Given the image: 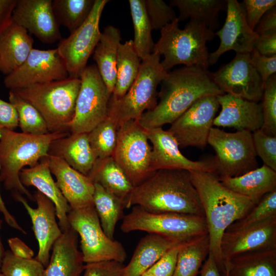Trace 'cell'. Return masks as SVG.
Instances as JSON below:
<instances>
[{"label": "cell", "mask_w": 276, "mask_h": 276, "mask_svg": "<svg viewBox=\"0 0 276 276\" xmlns=\"http://www.w3.org/2000/svg\"><path fill=\"white\" fill-rule=\"evenodd\" d=\"M124 267L116 261L85 264L82 276H122Z\"/></svg>", "instance_id": "obj_48"}, {"label": "cell", "mask_w": 276, "mask_h": 276, "mask_svg": "<svg viewBox=\"0 0 276 276\" xmlns=\"http://www.w3.org/2000/svg\"><path fill=\"white\" fill-rule=\"evenodd\" d=\"M11 20L43 43L52 44L61 39L52 0H16Z\"/></svg>", "instance_id": "obj_21"}, {"label": "cell", "mask_w": 276, "mask_h": 276, "mask_svg": "<svg viewBox=\"0 0 276 276\" xmlns=\"http://www.w3.org/2000/svg\"><path fill=\"white\" fill-rule=\"evenodd\" d=\"M272 249H276V215L242 229L225 231L220 244L223 268L239 255Z\"/></svg>", "instance_id": "obj_17"}, {"label": "cell", "mask_w": 276, "mask_h": 276, "mask_svg": "<svg viewBox=\"0 0 276 276\" xmlns=\"http://www.w3.org/2000/svg\"><path fill=\"white\" fill-rule=\"evenodd\" d=\"M208 144L216 153L213 174L218 179L239 176L258 168L252 132L249 131L227 132L212 127Z\"/></svg>", "instance_id": "obj_8"}, {"label": "cell", "mask_w": 276, "mask_h": 276, "mask_svg": "<svg viewBox=\"0 0 276 276\" xmlns=\"http://www.w3.org/2000/svg\"><path fill=\"white\" fill-rule=\"evenodd\" d=\"M147 130L152 144L151 167L153 172L160 169H183L214 173L216 170L213 159L194 161L185 156L173 135L162 127Z\"/></svg>", "instance_id": "obj_19"}, {"label": "cell", "mask_w": 276, "mask_h": 276, "mask_svg": "<svg viewBox=\"0 0 276 276\" xmlns=\"http://www.w3.org/2000/svg\"><path fill=\"white\" fill-rule=\"evenodd\" d=\"M141 276H154L147 271L144 272Z\"/></svg>", "instance_id": "obj_58"}, {"label": "cell", "mask_w": 276, "mask_h": 276, "mask_svg": "<svg viewBox=\"0 0 276 276\" xmlns=\"http://www.w3.org/2000/svg\"><path fill=\"white\" fill-rule=\"evenodd\" d=\"M255 150L264 164L276 171V136L265 134L261 129L252 133Z\"/></svg>", "instance_id": "obj_45"}, {"label": "cell", "mask_w": 276, "mask_h": 276, "mask_svg": "<svg viewBox=\"0 0 276 276\" xmlns=\"http://www.w3.org/2000/svg\"><path fill=\"white\" fill-rule=\"evenodd\" d=\"M19 179L24 186L36 188L52 201L62 232L71 228L67 219L71 208L51 175L48 155L35 166L22 169L19 173Z\"/></svg>", "instance_id": "obj_24"}, {"label": "cell", "mask_w": 276, "mask_h": 276, "mask_svg": "<svg viewBox=\"0 0 276 276\" xmlns=\"http://www.w3.org/2000/svg\"><path fill=\"white\" fill-rule=\"evenodd\" d=\"M144 4L152 30H161L177 18L173 7L163 1L144 0Z\"/></svg>", "instance_id": "obj_44"}, {"label": "cell", "mask_w": 276, "mask_h": 276, "mask_svg": "<svg viewBox=\"0 0 276 276\" xmlns=\"http://www.w3.org/2000/svg\"><path fill=\"white\" fill-rule=\"evenodd\" d=\"M261 104L263 124L260 129L265 134L276 136V75L264 83Z\"/></svg>", "instance_id": "obj_43"}, {"label": "cell", "mask_w": 276, "mask_h": 276, "mask_svg": "<svg viewBox=\"0 0 276 276\" xmlns=\"http://www.w3.org/2000/svg\"><path fill=\"white\" fill-rule=\"evenodd\" d=\"M8 243L10 251L16 257L22 259L33 258L34 253L27 245L17 237L9 238Z\"/></svg>", "instance_id": "obj_53"}, {"label": "cell", "mask_w": 276, "mask_h": 276, "mask_svg": "<svg viewBox=\"0 0 276 276\" xmlns=\"http://www.w3.org/2000/svg\"><path fill=\"white\" fill-rule=\"evenodd\" d=\"M81 80L75 113L67 126L70 133H88L106 117L111 94L96 64L87 65L79 75Z\"/></svg>", "instance_id": "obj_10"}, {"label": "cell", "mask_w": 276, "mask_h": 276, "mask_svg": "<svg viewBox=\"0 0 276 276\" xmlns=\"http://www.w3.org/2000/svg\"><path fill=\"white\" fill-rule=\"evenodd\" d=\"M0 276H4V275L1 273V271H0Z\"/></svg>", "instance_id": "obj_59"}, {"label": "cell", "mask_w": 276, "mask_h": 276, "mask_svg": "<svg viewBox=\"0 0 276 276\" xmlns=\"http://www.w3.org/2000/svg\"><path fill=\"white\" fill-rule=\"evenodd\" d=\"M181 243L165 236L148 233L139 241L122 276H141L169 249Z\"/></svg>", "instance_id": "obj_29"}, {"label": "cell", "mask_w": 276, "mask_h": 276, "mask_svg": "<svg viewBox=\"0 0 276 276\" xmlns=\"http://www.w3.org/2000/svg\"><path fill=\"white\" fill-rule=\"evenodd\" d=\"M43 276H81L84 266L78 248V234L71 227L54 243Z\"/></svg>", "instance_id": "obj_25"}, {"label": "cell", "mask_w": 276, "mask_h": 276, "mask_svg": "<svg viewBox=\"0 0 276 276\" xmlns=\"http://www.w3.org/2000/svg\"><path fill=\"white\" fill-rule=\"evenodd\" d=\"M48 155L59 157L70 166L87 176L97 158L90 145L88 133H70L54 141Z\"/></svg>", "instance_id": "obj_27"}, {"label": "cell", "mask_w": 276, "mask_h": 276, "mask_svg": "<svg viewBox=\"0 0 276 276\" xmlns=\"http://www.w3.org/2000/svg\"><path fill=\"white\" fill-rule=\"evenodd\" d=\"M160 63V55L153 52L142 60L136 78L120 101L119 126L129 120H139L144 112L156 105L157 87L168 74Z\"/></svg>", "instance_id": "obj_12"}, {"label": "cell", "mask_w": 276, "mask_h": 276, "mask_svg": "<svg viewBox=\"0 0 276 276\" xmlns=\"http://www.w3.org/2000/svg\"><path fill=\"white\" fill-rule=\"evenodd\" d=\"M87 176L123 201L133 186L125 173L111 157L97 159Z\"/></svg>", "instance_id": "obj_32"}, {"label": "cell", "mask_w": 276, "mask_h": 276, "mask_svg": "<svg viewBox=\"0 0 276 276\" xmlns=\"http://www.w3.org/2000/svg\"><path fill=\"white\" fill-rule=\"evenodd\" d=\"M108 2L107 0H95L84 23L68 37L59 41L56 49L65 63L68 77L79 78L81 72L87 66L100 38V20Z\"/></svg>", "instance_id": "obj_13"}, {"label": "cell", "mask_w": 276, "mask_h": 276, "mask_svg": "<svg viewBox=\"0 0 276 276\" xmlns=\"http://www.w3.org/2000/svg\"><path fill=\"white\" fill-rule=\"evenodd\" d=\"M242 3L245 9L247 23L253 30L264 14L275 6V0H244Z\"/></svg>", "instance_id": "obj_47"}, {"label": "cell", "mask_w": 276, "mask_h": 276, "mask_svg": "<svg viewBox=\"0 0 276 276\" xmlns=\"http://www.w3.org/2000/svg\"><path fill=\"white\" fill-rule=\"evenodd\" d=\"M223 276H276V249L232 258L224 266Z\"/></svg>", "instance_id": "obj_31"}, {"label": "cell", "mask_w": 276, "mask_h": 276, "mask_svg": "<svg viewBox=\"0 0 276 276\" xmlns=\"http://www.w3.org/2000/svg\"><path fill=\"white\" fill-rule=\"evenodd\" d=\"M141 61L132 40L120 44L116 64V82L111 94L114 99L121 100L128 91L137 77Z\"/></svg>", "instance_id": "obj_35"}, {"label": "cell", "mask_w": 276, "mask_h": 276, "mask_svg": "<svg viewBox=\"0 0 276 276\" xmlns=\"http://www.w3.org/2000/svg\"><path fill=\"white\" fill-rule=\"evenodd\" d=\"M160 84L159 101L139 120L146 129L171 124L203 96L224 94L214 81L212 73L197 66H184L170 71Z\"/></svg>", "instance_id": "obj_1"}, {"label": "cell", "mask_w": 276, "mask_h": 276, "mask_svg": "<svg viewBox=\"0 0 276 276\" xmlns=\"http://www.w3.org/2000/svg\"><path fill=\"white\" fill-rule=\"evenodd\" d=\"M128 2L134 29L132 40L137 54L143 60L153 51L155 43L152 38V29L146 11L144 0H129Z\"/></svg>", "instance_id": "obj_38"}, {"label": "cell", "mask_w": 276, "mask_h": 276, "mask_svg": "<svg viewBox=\"0 0 276 276\" xmlns=\"http://www.w3.org/2000/svg\"><path fill=\"white\" fill-rule=\"evenodd\" d=\"M192 182L200 199L210 240V251L221 276L224 268L220 244L226 229L244 216L255 205L247 197L224 187L212 173L190 171Z\"/></svg>", "instance_id": "obj_3"}, {"label": "cell", "mask_w": 276, "mask_h": 276, "mask_svg": "<svg viewBox=\"0 0 276 276\" xmlns=\"http://www.w3.org/2000/svg\"><path fill=\"white\" fill-rule=\"evenodd\" d=\"M151 150L147 130L139 120H129L119 126L117 144L111 157L133 187L155 172L151 167Z\"/></svg>", "instance_id": "obj_11"}, {"label": "cell", "mask_w": 276, "mask_h": 276, "mask_svg": "<svg viewBox=\"0 0 276 276\" xmlns=\"http://www.w3.org/2000/svg\"><path fill=\"white\" fill-rule=\"evenodd\" d=\"M200 276H221L215 259L209 253L202 267Z\"/></svg>", "instance_id": "obj_55"}, {"label": "cell", "mask_w": 276, "mask_h": 276, "mask_svg": "<svg viewBox=\"0 0 276 276\" xmlns=\"http://www.w3.org/2000/svg\"><path fill=\"white\" fill-rule=\"evenodd\" d=\"M212 76L224 94L256 102L261 100L264 83L251 63L250 53H236Z\"/></svg>", "instance_id": "obj_16"}, {"label": "cell", "mask_w": 276, "mask_h": 276, "mask_svg": "<svg viewBox=\"0 0 276 276\" xmlns=\"http://www.w3.org/2000/svg\"><path fill=\"white\" fill-rule=\"evenodd\" d=\"M224 24L215 33L220 39L218 48L209 54L210 65L215 64L224 53L233 50L236 53H250L258 35L249 26L245 9L237 0H227Z\"/></svg>", "instance_id": "obj_18"}, {"label": "cell", "mask_w": 276, "mask_h": 276, "mask_svg": "<svg viewBox=\"0 0 276 276\" xmlns=\"http://www.w3.org/2000/svg\"><path fill=\"white\" fill-rule=\"evenodd\" d=\"M18 126V118L15 107L10 102L0 98V130H14Z\"/></svg>", "instance_id": "obj_50"}, {"label": "cell", "mask_w": 276, "mask_h": 276, "mask_svg": "<svg viewBox=\"0 0 276 276\" xmlns=\"http://www.w3.org/2000/svg\"><path fill=\"white\" fill-rule=\"evenodd\" d=\"M216 97L221 110L214 118L213 125L251 132L261 129L263 124L261 103L228 94Z\"/></svg>", "instance_id": "obj_23"}, {"label": "cell", "mask_w": 276, "mask_h": 276, "mask_svg": "<svg viewBox=\"0 0 276 276\" xmlns=\"http://www.w3.org/2000/svg\"><path fill=\"white\" fill-rule=\"evenodd\" d=\"M254 31L258 35L276 32L275 6L264 14Z\"/></svg>", "instance_id": "obj_52"}, {"label": "cell", "mask_w": 276, "mask_h": 276, "mask_svg": "<svg viewBox=\"0 0 276 276\" xmlns=\"http://www.w3.org/2000/svg\"><path fill=\"white\" fill-rule=\"evenodd\" d=\"M95 0H53L52 8L59 25L66 28L70 34L86 20Z\"/></svg>", "instance_id": "obj_39"}, {"label": "cell", "mask_w": 276, "mask_h": 276, "mask_svg": "<svg viewBox=\"0 0 276 276\" xmlns=\"http://www.w3.org/2000/svg\"><path fill=\"white\" fill-rule=\"evenodd\" d=\"M1 169V167H0ZM0 212L3 214L5 220L11 227L26 234V231L19 225L15 218L9 212L2 199L0 192Z\"/></svg>", "instance_id": "obj_56"}, {"label": "cell", "mask_w": 276, "mask_h": 276, "mask_svg": "<svg viewBox=\"0 0 276 276\" xmlns=\"http://www.w3.org/2000/svg\"><path fill=\"white\" fill-rule=\"evenodd\" d=\"M177 18L160 30V36L153 52L164 56L160 61L165 71L183 64L208 69L209 54L206 43L212 40L215 32L204 24L190 19L183 29L179 27Z\"/></svg>", "instance_id": "obj_5"}, {"label": "cell", "mask_w": 276, "mask_h": 276, "mask_svg": "<svg viewBox=\"0 0 276 276\" xmlns=\"http://www.w3.org/2000/svg\"><path fill=\"white\" fill-rule=\"evenodd\" d=\"M276 215V190L265 195L242 218L232 224L226 231L246 227Z\"/></svg>", "instance_id": "obj_42"}, {"label": "cell", "mask_w": 276, "mask_h": 276, "mask_svg": "<svg viewBox=\"0 0 276 276\" xmlns=\"http://www.w3.org/2000/svg\"><path fill=\"white\" fill-rule=\"evenodd\" d=\"M209 251L208 234L183 242L173 276H196Z\"/></svg>", "instance_id": "obj_36"}, {"label": "cell", "mask_w": 276, "mask_h": 276, "mask_svg": "<svg viewBox=\"0 0 276 276\" xmlns=\"http://www.w3.org/2000/svg\"><path fill=\"white\" fill-rule=\"evenodd\" d=\"M51 173L71 209L94 204L95 183L87 176L74 169L62 158L48 155Z\"/></svg>", "instance_id": "obj_22"}, {"label": "cell", "mask_w": 276, "mask_h": 276, "mask_svg": "<svg viewBox=\"0 0 276 276\" xmlns=\"http://www.w3.org/2000/svg\"><path fill=\"white\" fill-rule=\"evenodd\" d=\"M33 42L25 28L11 20L0 34V72L7 76L19 67L33 49Z\"/></svg>", "instance_id": "obj_26"}, {"label": "cell", "mask_w": 276, "mask_h": 276, "mask_svg": "<svg viewBox=\"0 0 276 276\" xmlns=\"http://www.w3.org/2000/svg\"><path fill=\"white\" fill-rule=\"evenodd\" d=\"M170 6L178 8L179 22L196 20L214 31L219 25L220 11L226 10L227 0H172Z\"/></svg>", "instance_id": "obj_34"}, {"label": "cell", "mask_w": 276, "mask_h": 276, "mask_svg": "<svg viewBox=\"0 0 276 276\" xmlns=\"http://www.w3.org/2000/svg\"><path fill=\"white\" fill-rule=\"evenodd\" d=\"M45 267L36 258L22 259L5 251L0 271L4 276H43Z\"/></svg>", "instance_id": "obj_41"}, {"label": "cell", "mask_w": 276, "mask_h": 276, "mask_svg": "<svg viewBox=\"0 0 276 276\" xmlns=\"http://www.w3.org/2000/svg\"><path fill=\"white\" fill-rule=\"evenodd\" d=\"M250 61L265 83L276 73V55L267 56L260 54L256 49L250 53Z\"/></svg>", "instance_id": "obj_49"}, {"label": "cell", "mask_w": 276, "mask_h": 276, "mask_svg": "<svg viewBox=\"0 0 276 276\" xmlns=\"http://www.w3.org/2000/svg\"><path fill=\"white\" fill-rule=\"evenodd\" d=\"M13 196L15 200L22 204L31 219L33 230L38 243V251L35 258L46 267L49 262L50 251L62 234L56 222L55 205L38 191L33 195L34 200L37 203L36 208L31 207L21 194L14 193Z\"/></svg>", "instance_id": "obj_20"}, {"label": "cell", "mask_w": 276, "mask_h": 276, "mask_svg": "<svg viewBox=\"0 0 276 276\" xmlns=\"http://www.w3.org/2000/svg\"><path fill=\"white\" fill-rule=\"evenodd\" d=\"M9 100L16 110L18 126L22 132L33 135L50 132L44 119L33 105L12 90L9 91Z\"/></svg>", "instance_id": "obj_40"}, {"label": "cell", "mask_w": 276, "mask_h": 276, "mask_svg": "<svg viewBox=\"0 0 276 276\" xmlns=\"http://www.w3.org/2000/svg\"><path fill=\"white\" fill-rule=\"evenodd\" d=\"M71 227L80 237L83 261L85 264L108 261L123 263L127 255L122 243L109 238L103 230L94 205L71 209L67 214Z\"/></svg>", "instance_id": "obj_9"}, {"label": "cell", "mask_w": 276, "mask_h": 276, "mask_svg": "<svg viewBox=\"0 0 276 276\" xmlns=\"http://www.w3.org/2000/svg\"><path fill=\"white\" fill-rule=\"evenodd\" d=\"M3 220L0 219V231L2 227ZM5 250L4 248L3 243L2 242L1 237H0V270L1 267L2 263V261L5 255Z\"/></svg>", "instance_id": "obj_57"}, {"label": "cell", "mask_w": 276, "mask_h": 276, "mask_svg": "<svg viewBox=\"0 0 276 276\" xmlns=\"http://www.w3.org/2000/svg\"><path fill=\"white\" fill-rule=\"evenodd\" d=\"M68 77L65 63L57 49L44 50L33 48L25 62L6 76L4 83L11 90Z\"/></svg>", "instance_id": "obj_15"}, {"label": "cell", "mask_w": 276, "mask_h": 276, "mask_svg": "<svg viewBox=\"0 0 276 276\" xmlns=\"http://www.w3.org/2000/svg\"><path fill=\"white\" fill-rule=\"evenodd\" d=\"M183 242L179 243L169 249L147 271L154 276H173L178 252Z\"/></svg>", "instance_id": "obj_46"}, {"label": "cell", "mask_w": 276, "mask_h": 276, "mask_svg": "<svg viewBox=\"0 0 276 276\" xmlns=\"http://www.w3.org/2000/svg\"><path fill=\"white\" fill-rule=\"evenodd\" d=\"M219 107L216 96H203L171 124L168 130L176 139L179 148H203L206 146Z\"/></svg>", "instance_id": "obj_14"}, {"label": "cell", "mask_w": 276, "mask_h": 276, "mask_svg": "<svg viewBox=\"0 0 276 276\" xmlns=\"http://www.w3.org/2000/svg\"><path fill=\"white\" fill-rule=\"evenodd\" d=\"M120 101L111 96L106 117L88 133L90 145L97 159L111 156L115 149L119 128Z\"/></svg>", "instance_id": "obj_33"}, {"label": "cell", "mask_w": 276, "mask_h": 276, "mask_svg": "<svg viewBox=\"0 0 276 276\" xmlns=\"http://www.w3.org/2000/svg\"><path fill=\"white\" fill-rule=\"evenodd\" d=\"M254 49L265 56L276 55V32L258 35Z\"/></svg>", "instance_id": "obj_51"}, {"label": "cell", "mask_w": 276, "mask_h": 276, "mask_svg": "<svg viewBox=\"0 0 276 276\" xmlns=\"http://www.w3.org/2000/svg\"><path fill=\"white\" fill-rule=\"evenodd\" d=\"M227 189L256 204L266 194L276 190V171L265 165L243 175L219 179Z\"/></svg>", "instance_id": "obj_28"}, {"label": "cell", "mask_w": 276, "mask_h": 276, "mask_svg": "<svg viewBox=\"0 0 276 276\" xmlns=\"http://www.w3.org/2000/svg\"><path fill=\"white\" fill-rule=\"evenodd\" d=\"M80 85L79 78L68 77L11 90L39 111L50 132L68 131L67 126L74 115Z\"/></svg>", "instance_id": "obj_6"}, {"label": "cell", "mask_w": 276, "mask_h": 276, "mask_svg": "<svg viewBox=\"0 0 276 276\" xmlns=\"http://www.w3.org/2000/svg\"><path fill=\"white\" fill-rule=\"evenodd\" d=\"M125 208L138 205L152 213H176L204 217L189 171L160 169L134 187Z\"/></svg>", "instance_id": "obj_2"}, {"label": "cell", "mask_w": 276, "mask_h": 276, "mask_svg": "<svg viewBox=\"0 0 276 276\" xmlns=\"http://www.w3.org/2000/svg\"><path fill=\"white\" fill-rule=\"evenodd\" d=\"M93 200L103 230L109 238L114 240L116 224L123 216V200L97 183Z\"/></svg>", "instance_id": "obj_37"}, {"label": "cell", "mask_w": 276, "mask_h": 276, "mask_svg": "<svg viewBox=\"0 0 276 276\" xmlns=\"http://www.w3.org/2000/svg\"><path fill=\"white\" fill-rule=\"evenodd\" d=\"M68 131H55L43 135L0 130V181L13 194L26 195L34 200L33 195L22 185L19 173L25 166L33 167L48 155L51 144L69 135Z\"/></svg>", "instance_id": "obj_4"}, {"label": "cell", "mask_w": 276, "mask_h": 276, "mask_svg": "<svg viewBox=\"0 0 276 276\" xmlns=\"http://www.w3.org/2000/svg\"><path fill=\"white\" fill-rule=\"evenodd\" d=\"M121 40L120 30L108 25L101 32L93 53V59L99 73L111 94L116 82V64Z\"/></svg>", "instance_id": "obj_30"}, {"label": "cell", "mask_w": 276, "mask_h": 276, "mask_svg": "<svg viewBox=\"0 0 276 276\" xmlns=\"http://www.w3.org/2000/svg\"><path fill=\"white\" fill-rule=\"evenodd\" d=\"M16 0H0V34L11 20Z\"/></svg>", "instance_id": "obj_54"}, {"label": "cell", "mask_w": 276, "mask_h": 276, "mask_svg": "<svg viewBox=\"0 0 276 276\" xmlns=\"http://www.w3.org/2000/svg\"><path fill=\"white\" fill-rule=\"evenodd\" d=\"M121 231H135L159 234L183 242L208 234L203 216L176 213H152L138 205L123 217Z\"/></svg>", "instance_id": "obj_7"}]
</instances>
